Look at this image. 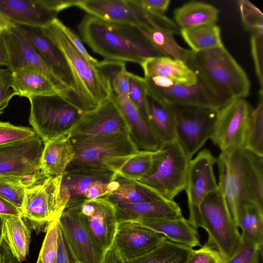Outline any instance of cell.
Instances as JSON below:
<instances>
[{
    "label": "cell",
    "instance_id": "cell-1",
    "mask_svg": "<svg viewBox=\"0 0 263 263\" xmlns=\"http://www.w3.org/2000/svg\"><path fill=\"white\" fill-rule=\"evenodd\" d=\"M216 163L218 189L235 223L244 204L263 207V157L241 148L221 152Z\"/></svg>",
    "mask_w": 263,
    "mask_h": 263
},
{
    "label": "cell",
    "instance_id": "cell-2",
    "mask_svg": "<svg viewBox=\"0 0 263 263\" xmlns=\"http://www.w3.org/2000/svg\"><path fill=\"white\" fill-rule=\"evenodd\" d=\"M78 30L82 40L104 60L140 64L148 58L160 56L136 27L86 14Z\"/></svg>",
    "mask_w": 263,
    "mask_h": 263
},
{
    "label": "cell",
    "instance_id": "cell-3",
    "mask_svg": "<svg viewBox=\"0 0 263 263\" xmlns=\"http://www.w3.org/2000/svg\"><path fill=\"white\" fill-rule=\"evenodd\" d=\"M185 63L223 105L249 95L251 84L247 73L224 46L192 51Z\"/></svg>",
    "mask_w": 263,
    "mask_h": 263
},
{
    "label": "cell",
    "instance_id": "cell-4",
    "mask_svg": "<svg viewBox=\"0 0 263 263\" xmlns=\"http://www.w3.org/2000/svg\"><path fill=\"white\" fill-rule=\"evenodd\" d=\"M58 18L41 27L44 35L61 51L72 73L78 107L84 112L97 107L109 98L110 83L98 65L86 59L61 29Z\"/></svg>",
    "mask_w": 263,
    "mask_h": 263
},
{
    "label": "cell",
    "instance_id": "cell-5",
    "mask_svg": "<svg viewBox=\"0 0 263 263\" xmlns=\"http://www.w3.org/2000/svg\"><path fill=\"white\" fill-rule=\"evenodd\" d=\"M70 138L74 157L65 172L84 171L115 173L105 165L107 160L139 151L127 134L74 135Z\"/></svg>",
    "mask_w": 263,
    "mask_h": 263
},
{
    "label": "cell",
    "instance_id": "cell-6",
    "mask_svg": "<svg viewBox=\"0 0 263 263\" xmlns=\"http://www.w3.org/2000/svg\"><path fill=\"white\" fill-rule=\"evenodd\" d=\"M190 160L176 140L155 151L149 170L136 181L174 200L184 190Z\"/></svg>",
    "mask_w": 263,
    "mask_h": 263
},
{
    "label": "cell",
    "instance_id": "cell-7",
    "mask_svg": "<svg viewBox=\"0 0 263 263\" xmlns=\"http://www.w3.org/2000/svg\"><path fill=\"white\" fill-rule=\"evenodd\" d=\"M29 123L44 143L69 135L84 112L60 95L32 97Z\"/></svg>",
    "mask_w": 263,
    "mask_h": 263
},
{
    "label": "cell",
    "instance_id": "cell-8",
    "mask_svg": "<svg viewBox=\"0 0 263 263\" xmlns=\"http://www.w3.org/2000/svg\"><path fill=\"white\" fill-rule=\"evenodd\" d=\"M62 175L49 177L42 183L25 190L21 217L36 232L47 231L52 221L59 218L69 197L61 187Z\"/></svg>",
    "mask_w": 263,
    "mask_h": 263
},
{
    "label": "cell",
    "instance_id": "cell-9",
    "mask_svg": "<svg viewBox=\"0 0 263 263\" xmlns=\"http://www.w3.org/2000/svg\"><path fill=\"white\" fill-rule=\"evenodd\" d=\"M200 211L202 228L208 235L205 243L217 251L226 260L229 259L236 251L242 239L218 189L204 198Z\"/></svg>",
    "mask_w": 263,
    "mask_h": 263
},
{
    "label": "cell",
    "instance_id": "cell-10",
    "mask_svg": "<svg viewBox=\"0 0 263 263\" xmlns=\"http://www.w3.org/2000/svg\"><path fill=\"white\" fill-rule=\"evenodd\" d=\"M168 105L175 118L177 140L191 159L210 139L217 110Z\"/></svg>",
    "mask_w": 263,
    "mask_h": 263
},
{
    "label": "cell",
    "instance_id": "cell-11",
    "mask_svg": "<svg viewBox=\"0 0 263 263\" xmlns=\"http://www.w3.org/2000/svg\"><path fill=\"white\" fill-rule=\"evenodd\" d=\"M216 158L208 149L200 151L190 160L184 191L187 196L189 223L195 229L202 228L201 203L218 189L214 171Z\"/></svg>",
    "mask_w": 263,
    "mask_h": 263
},
{
    "label": "cell",
    "instance_id": "cell-12",
    "mask_svg": "<svg viewBox=\"0 0 263 263\" xmlns=\"http://www.w3.org/2000/svg\"><path fill=\"white\" fill-rule=\"evenodd\" d=\"M81 203L66 206L59 218L60 231L74 263H102L105 254L84 223L80 210Z\"/></svg>",
    "mask_w": 263,
    "mask_h": 263
},
{
    "label": "cell",
    "instance_id": "cell-13",
    "mask_svg": "<svg viewBox=\"0 0 263 263\" xmlns=\"http://www.w3.org/2000/svg\"><path fill=\"white\" fill-rule=\"evenodd\" d=\"M253 108L245 99H235L217 110L210 139L221 152L243 148L247 124Z\"/></svg>",
    "mask_w": 263,
    "mask_h": 263
},
{
    "label": "cell",
    "instance_id": "cell-14",
    "mask_svg": "<svg viewBox=\"0 0 263 263\" xmlns=\"http://www.w3.org/2000/svg\"><path fill=\"white\" fill-rule=\"evenodd\" d=\"M0 34L8 53L9 66L8 69L10 72L26 67L37 69L44 73L52 81L64 98L73 105H76L75 98L71 91L53 73L13 23L9 28Z\"/></svg>",
    "mask_w": 263,
    "mask_h": 263
},
{
    "label": "cell",
    "instance_id": "cell-15",
    "mask_svg": "<svg viewBox=\"0 0 263 263\" xmlns=\"http://www.w3.org/2000/svg\"><path fill=\"white\" fill-rule=\"evenodd\" d=\"M80 210L89 233L106 255L112 246L119 224L115 205L101 197L83 201Z\"/></svg>",
    "mask_w": 263,
    "mask_h": 263
},
{
    "label": "cell",
    "instance_id": "cell-16",
    "mask_svg": "<svg viewBox=\"0 0 263 263\" xmlns=\"http://www.w3.org/2000/svg\"><path fill=\"white\" fill-rule=\"evenodd\" d=\"M44 146L37 135L0 145V176H22L40 171Z\"/></svg>",
    "mask_w": 263,
    "mask_h": 263
},
{
    "label": "cell",
    "instance_id": "cell-17",
    "mask_svg": "<svg viewBox=\"0 0 263 263\" xmlns=\"http://www.w3.org/2000/svg\"><path fill=\"white\" fill-rule=\"evenodd\" d=\"M166 239L163 235L138 222L124 221L119 223L111 249L128 262L152 251Z\"/></svg>",
    "mask_w": 263,
    "mask_h": 263
},
{
    "label": "cell",
    "instance_id": "cell-18",
    "mask_svg": "<svg viewBox=\"0 0 263 263\" xmlns=\"http://www.w3.org/2000/svg\"><path fill=\"white\" fill-rule=\"evenodd\" d=\"M145 84L148 96L166 104L215 110L223 106L214 93L198 80L194 85H173L168 87H157L146 82Z\"/></svg>",
    "mask_w": 263,
    "mask_h": 263
},
{
    "label": "cell",
    "instance_id": "cell-19",
    "mask_svg": "<svg viewBox=\"0 0 263 263\" xmlns=\"http://www.w3.org/2000/svg\"><path fill=\"white\" fill-rule=\"evenodd\" d=\"M75 6L103 21L136 27L148 16L135 0H77Z\"/></svg>",
    "mask_w": 263,
    "mask_h": 263
},
{
    "label": "cell",
    "instance_id": "cell-20",
    "mask_svg": "<svg viewBox=\"0 0 263 263\" xmlns=\"http://www.w3.org/2000/svg\"><path fill=\"white\" fill-rule=\"evenodd\" d=\"M13 23L35 49L53 73L71 91L78 107L76 86L72 73L61 51L44 35L41 27Z\"/></svg>",
    "mask_w": 263,
    "mask_h": 263
},
{
    "label": "cell",
    "instance_id": "cell-21",
    "mask_svg": "<svg viewBox=\"0 0 263 263\" xmlns=\"http://www.w3.org/2000/svg\"><path fill=\"white\" fill-rule=\"evenodd\" d=\"M128 135V129L119 109L110 99L85 112L69 133L70 136Z\"/></svg>",
    "mask_w": 263,
    "mask_h": 263
},
{
    "label": "cell",
    "instance_id": "cell-22",
    "mask_svg": "<svg viewBox=\"0 0 263 263\" xmlns=\"http://www.w3.org/2000/svg\"><path fill=\"white\" fill-rule=\"evenodd\" d=\"M115 174L84 171L65 172L62 175L61 187L69 197L67 205L104 197Z\"/></svg>",
    "mask_w": 263,
    "mask_h": 263
},
{
    "label": "cell",
    "instance_id": "cell-23",
    "mask_svg": "<svg viewBox=\"0 0 263 263\" xmlns=\"http://www.w3.org/2000/svg\"><path fill=\"white\" fill-rule=\"evenodd\" d=\"M121 113L128 129V135L139 151L155 152L160 143L148 120L131 102L128 97L112 91L109 97Z\"/></svg>",
    "mask_w": 263,
    "mask_h": 263
},
{
    "label": "cell",
    "instance_id": "cell-24",
    "mask_svg": "<svg viewBox=\"0 0 263 263\" xmlns=\"http://www.w3.org/2000/svg\"><path fill=\"white\" fill-rule=\"evenodd\" d=\"M0 13L20 25L43 27L58 18L46 0H0Z\"/></svg>",
    "mask_w": 263,
    "mask_h": 263
},
{
    "label": "cell",
    "instance_id": "cell-25",
    "mask_svg": "<svg viewBox=\"0 0 263 263\" xmlns=\"http://www.w3.org/2000/svg\"><path fill=\"white\" fill-rule=\"evenodd\" d=\"M118 223L142 218H174L182 217L174 200L162 199L135 203L115 204Z\"/></svg>",
    "mask_w": 263,
    "mask_h": 263
},
{
    "label": "cell",
    "instance_id": "cell-26",
    "mask_svg": "<svg viewBox=\"0 0 263 263\" xmlns=\"http://www.w3.org/2000/svg\"><path fill=\"white\" fill-rule=\"evenodd\" d=\"M144 78L160 76L171 81L175 85H191L197 82L196 74L182 60L168 56L148 58L140 64Z\"/></svg>",
    "mask_w": 263,
    "mask_h": 263
},
{
    "label": "cell",
    "instance_id": "cell-27",
    "mask_svg": "<svg viewBox=\"0 0 263 263\" xmlns=\"http://www.w3.org/2000/svg\"><path fill=\"white\" fill-rule=\"evenodd\" d=\"M163 235L166 239L191 248L200 247L199 233L183 216L174 218H142L135 221Z\"/></svg>",
    "mask_w": 263,
    "mask_h": 263
},
{
    "label": "cell",
    "instance_id": "cell-28",
    "mask_svg": "<svg viewBox=\"0 0 263 263\" xmlns=\"http://www.w3.org/2000/svg\"><path fill=\"white\" fill-rule=\"evenodd\" d=\"M137 28L159 55L185 62L190 58L192 50L181 47L174 37V34L178 33L160 25L155 20L152 19Z\"/></svg>",
    "mask_w": 263,
    "mask_h": 263
},
{
    "label": "cell",
    "instance_id": "cell-29",
    "mask_svg": "<svg viewBox=\"0 0 263 263\" xmlns=\"http://www.w3.org/2000/svg\"><path fill=\"white\" fill-rule=\"evenodd\" d=\"M11 80L16 96L27 98L52 95L62 97L52 81L44 73L34 68H21L13 71Z\"/></svg>",
    "mask_w": 263,
    "mask_h": 263
},
{
    "label": "cell",
    "instance_id": "cell-30",
    "mask_svg": "<svg viewBox=\"0 0 263 263\" xmlns=\"http://www.w3.org/2000/svg\"><path fill=\"white\" fill-rule=\"evenodd\" d=\"M44 144L40 162L41 173L47 177L62 175L74 157L70 135L53 139Z\"/></svg>",
    "mask_w": 263,
    "mask_h": 263
},
{
    "label": "cell",
    "instance_id": "cell-31",
    "mask_svg": "<svg viewBox=\"0 0 263 263\" xmlns=\"http://www.w3.org/2000/svg\"><path fill=\"white\" fill-rule=\"evenodd\" d=\"M103 197L114 204L166 199L147 186L116 173Z\"/></svg>",
    "mask_w": 263,
    "mask_h": 263
},
{
    "label": "cell",
    "instance_id": "cell-32",
    "mask_svg": "<svg viewBox=\"0 0 263 263\" xmlns=\"http://www.w3.org/2000/svg\"><path fill=\"white\" fill-rule=\"evenodd\" d=\"M147 102L148 121L160 147L176 141L175 118L169 105L148 95Z\"/></svg>",
    "mask_w": 263,
    "mask_h": 263
},
{
    "label": "cell",
    "instance_id": "cell-33",
    "mask_svg": "<svg viewBox=\"0 0 263 263\" xmlns=\"http://www.w3.org/2000/svg\"><path fill=\"white\" fill-rule=\"evenodd\" d=\"M236 223L241 230L242 240L262 253L263 207L254 203L244 204L237 213Z\"/></svg>",
    "mask_w": 263,
    "mask_h": 263
},
{
    "label": "cell",
    "instance_id": "cell-34",
    "mask_svg": "<svg viewBox=\"0 0 263 263\" xmlns=\"http://www.w3.org/2000/svg\"><path fill=\"white\" fill-rule=\"evenodd\" d=\"M218 14V9L212 5L190 1L174 10V22L180 29L214 24H216Z\"/></svg>",
    "mask_w": 263,
    "mask_h": 263
},
{
    "label": "cell",
    "instance_id": "cell-35",
    "mask_svg": "<svg viewBox=\"0 0 263 263\" xmlns=\"http://www.w3.org/2000/svg\"><path fill=\"white\" fill-rule=\"evenodd\" d=\"M155 152L139 151L133 155L110 159L105 165L115 173L136 180L149 170Z\"/></svg>",
    "mask_w": 263,
    "mask_h": 263
},
{
    "label": "cell",
    "instance_id": "cell-36",
    "mask_svg": "<svg viewBox=\"0 0 263 263\" xmlns=\"http://www.w3.org/2000/svg\"><path fill=\"white\" fill-rule=\"evenodd\" d=\"M3 217L6 240L12 253L21 263L28 254L31 232L22 217Z\"/></svg>",
    "mask_w": 263,
    "mask_h": 263
},
{
    "label": "cell",
    "instance_id": "cell-37",
    "mask_svg": "<svg viewBox=\"0 0 263 263\" xmlns=\"http://www.w3.org/2000/svg\"><path fill=\"white\" fill-rule=\"evenodd\" d=\"M180 34L194 52L206 51L223 45L220 27L216 24L180 29Z\"/></svg>",
    "mask_w": 263,
    "mask_h": 263
},
{
    "label": "cell",
    "instance_id": "cell-38",
    "mask_svg": "<svg viewBox=\"0 0 263 263\" xmlns=\"http://www.w3.org/2000/svg\"><path fill=\"white\" fill-rule=\"evenodd\" d=\"M192 248L165 240L152 251L127 263H186Z\"/></svg>",
    "mask_w": 263,
    "mask_h": 263
},
{
    "label": "cell",
    "instance_id": "cell-39",
    "mask_svg": "<svg viewBox=\"0 0 263 263\" xmlns=\"http://www.w3.org/2000/svg\"><path fill=\"white\" fill-rule=\"evenodd\" d=\"M263 89L259 90L258 102L253 108L246 127L243 148L263 157Z\"/></svg>",
    "mask_w": 263,
    "mask_h": 263
},
{
    "label": "cell",
    "instance_id": "cell-40",
    "mask_svg": "<svg viewBox=\"0 0 263 263\" xmlns=\"http://www.w3.org/2000/svg\"><path fill=\"white\" fill-rule=\"evenodd\" d=\"M98 67L109 81L113 92L128 97V71L125 62L104 60L99 62Z\"/></svg>",
    "mask_w": 263,
    "mask_h": 263
},
{
    "label": "cell",
    "instance_id": "cell-41",
    "mask_svg": "<svg viewBox=\"0 0 263 263\" xmlns=\"http://www.w3.org/2000/svg\"><path fill=\"white\" fill-rule=\"evenodd\" d=\"M59 218L51 222L45 236L36 263H55L59 247Z\"/></svg>",
    "mask_w": 263,
    "mask_h": 263
},
{
    "label": "cell",
    "instance_id": "cell-42",
    "mask_svg": "<svg viewBox=\"0 0 263 263\" xmlns=\"http://www.w3.org/2000/svg\"><path fill=\"white\" fill-rule=\"evenodd\" d=\"M128 98L148 120L147 93L144 78L128 72Z\"/></svg>",
    "mask_w": 263,
    "mask_h": 263
},
{
    "label": "cell",
    "instance_id": "cell-43",
    "mask_svg": "<svg viewBox=\"0 0 263 263\" xmlns=\"http://www.w3.org/2000/svg\"><path fill=\"white\" fill-rule=\"evenodd\" d=\"M15 176H0V197L21 211L25 193Z\"/></svg>",
    "mask_w": 263,
    "mask_h": 263
},
{
    "label": "cell",
    "instance_id": "cell-44",
    "mask_svg": "<svg viewBox=\"0 0 263 263\" xmlns=\"http://www.w3.org/2000/svg\"><path fill=\"white\" fill-rule=\"evenodd\" d=\"M237 3L245 28L251 33L263 32V14L261 11L249 1L240 0Z\"/></svg>",
    "mask_w": 263,
    "mask_h": 263
},
{
    "label": "cell",
    "instance_id": "cell-45",
    "mask_svg": "<svg viewBox=\"0 0 263 263\" xmlns=\"http://www.w3.org/2000/svg\"><path fill=\"white\" fill-rule=\"evenodd\" d=\"M36 134L30 127L0 122V145L32 138Z\"/></svg>",
    "mask_w": 263,
    "mask_h": 263
},
{
    "label": "cell",
    "instance_id": "cell-46",
    "mask_svg": "<svg viewBox=\"0 0 263 263\" xmlns=\"http://www.w3.org/2000/svg\"><path fill=\"white\" fill-rule=\"evenodd\" d=\"M226 260L212 247L204 243L197 249H192L186 263H225Z\"/></svg>",
    "mask_w": 263,
    "mask_h": 263
},
{
    "label": "cell",
    "instance_id": "cell-47",
    "mask_svg": "<svg viewBox=\"0 0 263 263\" xmlns=\"http://www.w3.org/2000/svg\"><path fill=\"white\" fill-rule=\"evenodd\" d=\"M250 43L256 74L260 89H263V32L252 33Z\"/></svg>",
    "mask_w": 263,
    "mask_h": 263
},
{
    "label": "cell",
    "instance_id": "cell-48",
    "mask_svg": "<svg viewBox=\"0 0 263 263\" xmlns=\"http://www.w3.org/2000/svg\"><path fill=\"white\" fill-rule=\"evenodd\" d=\"M262 254L256 247L242 240L235 253L225 263H259Z\"/></svg>",
    "mask_w": 263,
    "mask_h": 263
},
{
    "label": "cell",
    "instance_id": "cell-49",
    "mask_svg": "<svg viewBox=\"0 0 263 263\" xmlns=\"http://www.w3.org/2000/svg\"><path fill=\"white\" fill-rule=\"evenodd\" d=\"M14 96L16 94L11 86L10 71L8 68H0V115Z\"/></svg>",
    "mask_w": 263,
    "mask_h": 263
},
{
    "label": "cell",
    "instance_id": "cell-50",
    "mask_svg": "<svg viewBox=\"0 0 263 263\" xmlns=\"http://www.w3.org/2000/svg\"><path fill=\"white\" fill-rule=\"evenodd\" d=\"M59 24L65 35L76 49L88 61L98 65L99 61L89 54L79 35L60 20Z\"/></svg>",
    "mask_w": 263,
    "mask_h": 263
},
{
    "label": "cell",
    "instance_id": "cell-51",
    "mask_svg": "<svg viewBox=\"0 0 263 263\" xmlns=\"http://www.w3.org/2000/svg\"><path fill=\"white\" fill-rule=\"evenodd\" d=\"M137 4L144 11L153 14L162 15L167 10L170 0H135Z\"/></svg>",
    "mask_w": 263,
    "mask_h": 263
},
{
    "label": "cell",
    "instance_id": "cell-52",
    "mask_svg": "<svg viewBox=\"0 0 263 263\" xmlns=\"http://www.w3.org/2000/svg\"><path fill=\"white\" fill-rule=\"evenodd\" d=\"M69 256L63 235L60 229L58 252L55 263H70Z\"/></svg>",
    "mask_w": 263,
    "mask_h": 263
},
{
    "label": "cell",
    "instance_id": "cell-53",
    "mask_svg": "<svg viewBox=\"0 0 263 263\" xmlns=\"http://www.w3.org/2000/svg\"><path fill=\"white\" fill-rule=\"evenodd\" d=\"M0 215L21 217V212L10 202L0 197Z\"/></svg>",
    "mask_w": 263,
    "mask_h": 263
},
{
    "label": "cell",
    "instance_id": "cell-54",
    "mask_svg": "<svg viewBox=\"0 0 263 263\" xmlns=\"http://www.w3.org/2000/svg\"><path fill=\"white\" fill-rule=\"evenodd\" d=\"M0 66H6L8 68L9 66V59L7 50L0 34Z\"/></svg>",
    "mask_w": 263,
    "mask_h": 263
},
{
    "label": "cell",
    "instance_id": "cell-55",
    "mask_svg": "<svg viewBox=\"0 0 263 263\" xmlns=\"http://www.w3.org/2000/svg\"><path fill=\"white\" fill-rule=\"evenodd\" d=\"M102 263H127L122 260L112 249L106 254Z\"/></svg>",
    "mask_w": 263,
    "mask_h": 263
},
{
    "label": "cell",
    "instance_id": "cell-56",
    "mask_svg": "<svg viewBox=\"0 0 263 263\" xmlns=\"http://www.w3.org/2000/svg\"><path fill=\"white\" fill-rule=\"evenodd\" d=\"M11 24L10 21L0 13V33L9 28Z\"/></svg>",
    "mask_w": 263,
    "mask_h": 263
},
{
    "label": "cell",
    "instance_id": "cell-57",
    "mask_svg": "<svg viewBox=\"0 0 263 263\" xmlns=\"http://www.w3.org/2000/svg\"><path fill=\"white\" fill-rule=\"evenodd\" d=\"M4 224L5 219L4 217L0 215V243L3 238L4 233Z\"/></svg>",
    "mask_w": 263,
    "mask_h": 263
}]
</instances>
